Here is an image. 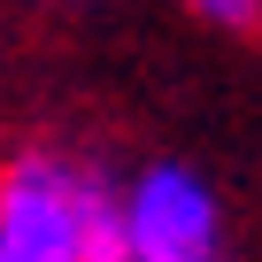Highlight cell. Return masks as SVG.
Listing matches in <instances>:
<instances>
[{
    "label": "cell",
    "instance_id": "7a4b0ae2",
    "mask_svg": "<svg viewBox=\"0 0 262 262\" xmlns=\"http://www.w3.org/2000/svg\"><path fill=\"white\" fill-rule=\"evenodd\" d=\"M116 247L123 262H216V201L193 170L155 162L131 201L116 208Z\"/></svg>",
    "mask_w": 262,
    "mask_h": 262
},
{
    "label": "cell",
    "instance_id": "3957f363",
    "mask_svg": "<svg viewBox=\"0 0 262 262\" xmlns=\"http://www.w3.org/2000/svg\"><path fill=\"white\" fill-rule=\"evenodd\" d=\"M193 16H208V24H224V31H247L254 16H262V0H185Z\"/></svg>",
    "mask_w": 262,
    "mask_h": 262
},
{
    "label": "cell",
    "instance_id": "6da1fadb",
    "mask_svg": "<svg viewBox=\"0 0 262 262\" xmlns=\"http://www.w3.org/2000/svg\"><path fill=\"white\" fill-rule=\"evenodd\" d=\"M0 262H123L116 201L62 162H16L0 178Z\"/></svg>",
    "mask_w": 262,
    "mask_h": 262
}]
</instances>
